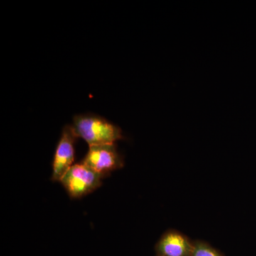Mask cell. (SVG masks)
Masks as SVG:
<instances>
[{
    "label": "cell",
    "instance_id": "cell-1",
    "mask_svg": "<svg viewBox=\"0 0 256 256\" xmlns=\"http://www.w3.org/2000/svg\"><path fill=\"white\" fill-rule=\"evenodd\" d=\"M72 124L78 138H82L89 146L116 144L124 138L118 126L96 114H76Z\"/></svg>",
    "mask_w": 256,
    "mask_h": 256
},
{
    "label": "cell",
    "instance_id": "cell-2",
    "mask_svg": "<svg viewBox=\"0 0 256 256\" xmlns=\"http://www.w3.org/2000/svg\"><path fill=\"white\" fill-rule=\"evenodd\" d=\"M105 178L82 162L74 164L60 180L72 198H80L100 188Z\"/></svg>",
    "mask_w": 256,
    "mask_h": 256
},
{
    "label": "cell",
    "instance_id": "cell-3",
    "mask_svg": "<svg viewBox=\"0 0 256 256\" xmlns=\"http://www.w3.org/2000/svg\"><path fill=\"white\" fill-rule=\"evenodd\" d=\"M78 138L72 124L64 126L52 162V181L60 182L62 178L74 164L75 144Z\"/></svg>",
    "mask_w": 256,
    "mask_h": 256
},
{
    "label": "cell",
    "instance_id": "cell-4",
    "mask_svg": "<svg viewBox=\"0 0 256 256\" xmlns=\"http://www.w3.org/2000/svg\"><path fill=\"white\" fill-rule=\"evenodd\" d=\"M82 162L104 178L124 166V160L116 144L89 146Z\"/></svg>",
    "mask_w": 256,
    "mask_h": 256
},
{
    "label": "cell",
    "instance_id": "cell-5",
    "mask_svg": "<svg viewBox=\"0 0 256 256\" xmlns=\"http://www.w3.org/2000/svg\"><path fill=\"white\" fill-rule=\"evenodd\" d=\"M194 244L176 232L165 234L156 246L158 256H191Z\"/></svg>",
    "mask_w": 256,
    "mask_h": 256
},
{
    "label": "cell",
    "instance_id": "cell-6",
    "mask_svg": "<svg viewBox=\"0 0 256 256\" xmlns=\"http://www.w3.org/2000/svg\"><path fill=\"white\" fill-rule=\"evenodd\" d=\"M191 256H222L213 248L203 242L194 244L193 252Z\"/></svg>",
    "mask_w": 256,
    "mask_h": 256
}]
</instances>
